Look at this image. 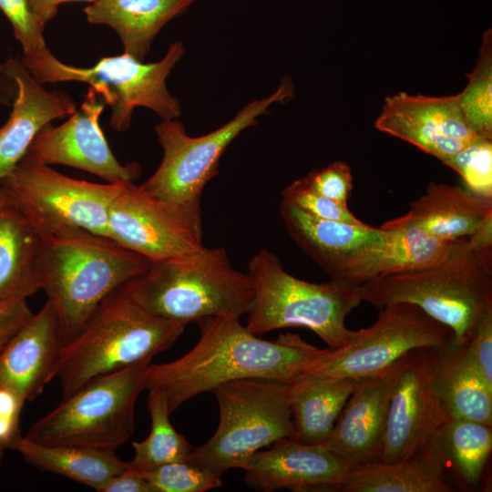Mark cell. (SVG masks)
Masks as SVG:
<instances>
[{"instance_id": "6da1fadb", "label": "cell", "mask_w": 492, "mask_h": 492, "mask_svg": "<svg viewBox=\"0 0 492 492\" xmlns=\"http://www.w3.org/2000/svg\"><path fill=\"white\" fill-rule=\"evenodd\" d=\"M197 343L171 362L149 364L141 384L165 397L171 415L190 398L238 379L269 378L294 384L326 354L295 333L269 341L257 336L234 316L207 317L196 322Z\"/></svg>"}, {"instance_id": "7a4b0ae2", "label": "cell", "mask_w": 492, "mask_h": 492, "mask_svg": "<svg viewBox=\"0 0 492 492\" xmlns=\"http://www.w3.org/2000/svg\"><path fill=\"white\" fill-rule=\"evenodd\" d=\"M41 237V290L56 311L65 343L107 296L150 264L114 240L81 228L66 227Z\"/></svg>"}, {"instance_id": "3957f363", "label": "cell", "mask_w": 492, "mask_h": 492, "mask_svg": "<svg viewBox=\"0 0 492 492\" xmlns=\"http://www.w3.org/2000/svg\"><path fill=\"white\" fill-rule=\"evenodd\" d=\"M362 302L381 308L395 302L420 307L465 345L482 316L492 311V250L477 251L467 240H456L434 266L373 278L359 285Z\"/></svg>"}, {"instance_id": "277c9868", "label": "cell", "mask_w": 492, "mask_h": 492, "mask_svg": "<svg viewBox=\"0 0 492 492\" xmlns=\"http://www.w3.org/2000/svg\"><path fill=\"white\" fill-rule=\"evenodd\" d=\"M121 289L151 314L185 325L213 316L241 318L254 299L251 277L232 267L223 247L150 262Z\"/></svg>"}, {"instance_id": "5b68a950", "label": "cell", "mask_w": 492, "mask_h": 492, "mask_svg": "<svg viewBox=\"0 0 492 492\" xmlns=\"http://www.w3.org/2000/svg\"><path fill=\"white\" fill-rule=\"evenodd\" d=\"M185 326L151 314L121 287L114 291L61 349L56 377L62 399L96 378L151 360L167 351Z\"/></svg>"}, {"instance_id": "8992f818", "label": "cell", "mask_w": 492, "mask_h": 492, "mask_svg": "<svg viewBox=\"0 0 492 492\" xmlns=\"http://www.w3.org/2000/svg\"><path fill=\"white\" fill-rule=\"evenodd\" d=\"M254 289L246 328L262 334L287 327L313 331L329 348L347 344L354 331L346 316L362 302L359 285L331 279L316 283L287 272L276 254L262 249L250 260L248 272Z\"/></svg>"}, {"instance_id": "52a82bcc", "label": "cell", "mask_w": 492, "mask_h": 492, "mask_svg": "<svg viewBox=\"0 0 492 492\" xmlns=\"http://www.w3.org/2000/svg\"><path fill=\"white\" fill-rule=\"evenodd\" d=\"M293 384L269 378L226 382L211 390L220 411L218 427L187 462L221 476L243 468L258 451L282 438H294L291 416Z\"/></svg>"}, {"instance_id": "ba28073f", "label": "cell", "mask_w": 492, "mask_h": 492, "mask_svg": "<svg viewBox=\"0 0 492 492\" xmlns=\"http://www.w3.org/2000/svg\"><path fill=\"white\" fill-rule=\"evenodd\" d=\"M183 55L182 42L175 41L162 59L152 63H144L124 52L103 57L90 67H77L61 62L49 49L23 58L22 63L41 84L87 83L111 108V128L125 131L138 107L153 110L163 120L180 116V103L169 92L166 80Z\"/></svg>"}, {"instance_id": "9c48e42d", "label": "cell", "mask_w": 492, "mask_h": 492, "mask_svg": "<svg viewBox=\"0 0 492 492\" xmlns=\"http://www.w3.org/2000/svg\"><path fill=\"white\" fill-rule=\"evenodd\" d=\"M151 360L96 378L36 421L26 437L45 445L114 451L135 431V405Z\"/></svg>"}, {"instance_id": "30bf717a", "label": "cell", "mask_w": 492, "mask_h": 492, "mask_svg": "<svg viewBox=\"0 0 492 492\" xmlns=\"http://www.w3.org/2000/svg\"><path fill=\"white\" fill-rule=\"evenodd\" d=\"M294 87L284 77L270 96L251 101L225 125L206 135L191 137L182 122L164 119L155 127L163 150L156 171L141 185L146 192L163 200L192 203L201 200L206 184L218 174L220 159L228 146L258 118L267 114L272 105L289 100Z\"/></svg>"}, {"instance_id": "8fae6325", "label": "cell", "mask_w": 492, "mask_h": 492, "mask_svg": "<svg viewBox=\"0 0 492 492\" xmlns=\"http://www.w3.org/2000/svg\"><path fill=\"white\" fill-rule=\"evenodd\" d=\"M125 184L73 179L24 159L0 181L41 236L77 227L108 238L109 209Z\"/></svg>"}, {"instance_id": "7c38bea8", "label": "cell", "mask_w": 492, "mask_h": 492, "mask_svg": "<svg viewBox=\"0 0 492 492\" xmlns=\"http://www.w3.org/2000/svg\"><path fill=\"white\" fill-rule=\"evenodd\" d=\"M374 323L354 331V337L326 354L302 379L354 378L381 374L405 353L438 347L454 340L453 332L410 302L379 308Z\"/></svg>"}, {"instance_id": "4fadbf2b", "label": "cell", "mask_w": 492, "mask_h": 492, "mask_svg": "<svg viewBox=\"0 0 492 492\" xmlns=\"http://www.w3.org/2000/svg\"><path fill=\"white\" fill-rule=\"evenodd\" d=\"M109 238L154 262L204 247L200 200L175 203L156 198L134 182L125 184L113 200Z\"/></svg>"}, {"instance_id": "5bb4252c", "label": "cell", "mask_w": 492, "mask_h": 492, "mask_svg": "<svg viewBox=\"0 0 492 492\" xmlns=\"http://www.w3.org/2000/svg\"><path fill=\"white\" fill-rule=\"evenodd\" d=\"M427 348L405 353L382 372L389 403L380 461L419 457L436 431L453 418L434 386Z\"/></svg>"}, {"instance_id": "9a60e30c", "label": "cell", "mask_w": 492, "mask_h": 492, "mask_svg": "<svg viewBox=\"0 0 492 492\" xmlns=\"http://www.w3.org/2000/svg\"><path fill=\"white\" fill-rule=\"evenodd\" d=\"M105 105L89 87L80 108L66 122L56 127L49 123L40 129L23 159L48 166L77 168L108 183L134 182L140 176V165L137 162L121 164L100 128L99 118Z\"/></svg>"}, {"instance_id": "2e32d148", "label": "cell", "mask_w": 492, "mask_h": 492, "mask_svg": "<svg viewBox=\"0 0 492 492\" xmlns=\"http://www.w3.org/2000/svg\"><path fill=\"white\" fill-rule=\"evenodd\" d=\"M375 128L442 162L478 138L466 123L455 96L428 97L400 92L388 97Z\"/></svg>"}, {"instance_id": "e0dca14e", "label": "cell", "mask_w": 492, "mask_h": 492, "mask_svg": "<svg viewBox=\"0 0 492 492\" xmlns=\"http://www.w3.org/2000/svg\"><path fill=\"white\" fill-rule=\"evenodd\" d=\"M350 466L321 445L282 438L256 452L242 468L245 483L272 492H332Z\"/></svg>"}, {"instance_id": "ac0fdd59", "label": "cell", "mask_w": 492, "mask_h": 492, "mask_svg": "<svg viewBox=\"0 0 492 492\" xmlns=\"http://www.w3.org/2000/svg\"><path fill=\"white\" fill-rule=\"evenodd\" d=\"M64 343L56 311L46 301L0 354V386L23 404L34 400L56 377Z\"/></svg>"}, {"instance_id": "d6986e66", "label": "cell", "mask_w": 492, "mask_h": 492, "mask_svg": "<svg viewBox=\"0 0 492 492\" xmlns=\"http://www.w3.org/2000/svg\"><path fill=\"white\" fill-rule=\"evenodd\" d=\"M389 390L384 373L358 383L321 446L351 466L380 461Z\"/></svg>"}, {"instance_id": "ffe728a7", "label": "cell", "mask_w": 492, "mask_h": 492, "mask_svg": "<svg viewBox=\"0 0 492 492\" xmlns=\"http://www.w3.org/2000/svg\"><path fill=\"white\" fill-rule=\"evenodd\" d=\"M5 69L16 92L10 116L0 128V181L21 161L42 128L76 111L67 93L46 90L22 61L10 58Z\"/></svg>"}, {"instance_id": "44dd1931", "label": "cell", "mask_w": 492, "mask_h": 492, "mask_svg": "<svg viewBox=\"0 0 492 492\" xmlns=\"http://www.w3.org/2000/svg\"><path fill=\"white\" fill-rule=\"evenodd\" d=\"M384 235L350 262L336 280L353 285L379 276L415 272L441 262L455 241L437 239L416 226L384 222Z\"/></svg>"}, {"instance_id": "7402d4cb", "label": "cell", "mask_w": 492, "mask_h": 492, "mask_svg": "<svg viewBox=\"0 0 492 492\" xmlns=\"http://www.w3.org/2000/svg\"><path fill=\"white\" fill-rule=\"evenodd\" d=\"M281 217L291 238L331 277L384 235L382 228L317 218L292 202L282 200Z\"/></svg>"}, {"instance_id": "603a6c76", "label": "cell", "mask_w": 492, "mask_h": 492, "mask_svg": "<svg viewBox=\"0 0 492 492\" xmlns=\"http://www.w3.org/2000/svg\"><path fill=\"white\" fill-rule=\"evenodd\" d=\"M489 216L492 198L457 185L429 182L425 194L410 203L407 213L394 220L437 239L456 241L471 236Z\"/></svg>"}, {"instance_id": "cb8c5ba5", "label": "cell", "mask_w": 492, "mask_h": 492, "mask_svg": "<svg viewBox=\"0 0 492 492\" xmlns=\"http://www.w3.org/2000/svg\"><path fill=\"white\" fill-rule=\"evenodd\" d=\"M41 235L0 187V300L41 290Z\"/></svg>"}, {"instance_id": "d4e9b609", "label": "cell", "mask_w": 492, "mask_h": 492, "mask_svg": "<svg viewBox=\"0 0 492 492\" xmlns=\"http://www.w3.org/2000/svg\"><path fill=\"white\" fill-rule=\"evenodd\" d=\"M491 450L492 425L451 418L436 431L420 457L446 481L453 477L465 487H475Z\"/></svg>"}, {"instance_id": "484cf974", "label": "cell", "mask_w": 492, "mask_h": 492, "mask_svg": "<svg viewBox=\"0 0 492 492\" xmlns=\"http://www.w3.org/2000/svg\"><path fill=\"white\" fill-rule=\"evenodd\" d=\"M434 386L453 418L492 425V389L454 340L428 347Z\"/></svg>"}, {"instance_id": "4316f807", "label": "cell", "mask_w": 492, "mask_h": 492, "mask_svg": "<svg viewBox=\"0 0 492 492\" xmlns=\"http://www.w3.org/2000/svg\"><path fill=\"white\" fill-rule=\"evenodd\" d=\"M195 0H96L84 9L91 24L106 25L119 36L124 52L143 61L161 28Z\"/></svg>"}, {"instance_id": "83f0119b", "label": "cell", "mask_w": 492, "mask_h": 492, "mask_svg": "<svg viewBox=\"0 0 492 492\" xmlns=\"http://www.w3.org/2000/svg\"><path fill=\"white\" fill-rule=\"evenodd\" d=\"M9 449L19 452L29 465L42 472L66 477L97 492L109 478L128 466L114 451L39 444L21 434L13 439Z\"/></svg>"}, {"instance_id": "f1b7e54d", "label": "cell", "mask_w": 492, "mask_h": 492, "mask_svg": "<svg viewBox=\"0 0 492 492\" xmlns=\"http://www.w3.org/2000/svg\"><path fill=\"white\" fill-rule=\"evenodd\" d=\"M357 383L343 377L305 378L294 384L290 405L294 439L323 444Z\"/></svg>"}, {"instance_id": "f546056e", "label": "cell", "mask_w": 492, "mask_h": 492, "mask_svg": "<svg viewBox=\"0 0 492 492\" xmlns=\"http://www.w3.org/2000/svg\"><path fill=\"white\" fill-rule=\"evenodd\" d=\"M453 487L420 456L351 466L332 492H451Z\"/></svg>"}, {"instance_id": "4dcf8cb0", "label": "cell", "mask_w": 492, "mask_h": 492, "mask_svg": "<svg viewBox=\"0 0 492 492\" xmlns=\"http://www.w3.org/2000/svg\"><path fill=\"white\" fill-rule=\"evenodd\" d=\"M148 409L151 418V430L146 439L133 442V459L128 462L137 472H144L162 465L188 461L192 446L169 421V412L163 395L149 390Z\"/></svg>"}, {"instance_id": "1f68e13d", "label": "cell", "mask_w": 492, "mask_h": 492, "mask_svg": "<svg viewBox=\"0 0 492 492\" xmlns=\"http://www.w3.org/2000/svg\"><path fill=\"white\" fill-rule=\"evenodd\" d=\"M462 114L476 136L492 138V34L483 35L482 46L468 83L455 95Z\"/></svg>"}, {"instance_id": "d6a6232c", "label": "cell", "mask_w": 492, "mask_h": 492, "mask_svg": "<svg viewBox=\"0 0 492 492\" xmlns=\"http://www.w3.org/2000/svg\"><path fill=\"white\" fill-rule=\"evenodd\" d=\"M138 473L154 492H205L222 486L221 476L187 461L172 462Z\"/></svg>"}, {"instance_id": "836d02e7", "label": "cell", "mask_w": 492, "mask_h": 492, "mask_svg": "<svg viewBox=\"0 0 492 492\" xmlns=\"http://www.w3.org/2000/svg\"><path fill=\"white\" fill-rule=\"evenodd\" d=\"M454 169L473 193L492 198V142L477 138L443 162Z\"/></svg>"}, {"instance_id": "e575fe53", "label": "cell", "mask_w": 492, "mask_h": 492, "mask_svg": "<svg viewBox=\"0 0 492 492\" xmlns=\"http://www.w3.org/2000/svg\"><path fill=\"white\" fill-rule=\"evenodd\" d=\"M0 9L11 23L15 37L22 46L23 58L48 49L43 36L45 25L34 13L29 0H0Z\"/></svg>"}, {"instance_id": "d590c367", "label": "cell", "mask_w": 492, "mask_h": 492, "mask_svg": "<svg viewBox=\"0 0 492 492\" xmlns=\"http://www.w3.org/2000/svg\"><path fill=\"white\" fill-rule=\"evenodd\" d=\"M282 198L317 218L352 224L364 223L351 212L347 205L314 192L304 178L296 179L286 187L282 190Z\"/></svg>"}, {"instance_id": "8d00e7d4", "label": "cell", "mask_w": 492, "mask_h": 492, "mask_svg": "<svg viewBox=\"0 0 492 492\" xmlns=\"http://www.w3.org/2000/svg\"><path fill=\"white\" fill-rule=\"evenodd\" d=\"M304 179L316 193L347 205L353 190L351 168L343 161H335L323 169L310 172Z\"/></svg>"}, {"instance_id": "74e56055", "label": "cell", "mask_w": 492, "mask_h": 492, "mask_svg": "<svg viewBox=\"0 0 492 492\" xmlns=\"http://www.w3.org/2000/svg\"><path fill=\"white\" fill-rule=\"evenodd\" d=\"M464 347L468 361L492 389V311L482 316Z\"/></svg>"}, {"instance_id": "f35d334b", "label": "cell", "mask_w": 492, "mask_h": 492, "mask_svg": "<svg viewBox=\"0 0 492 492\" xmlns=\"http://www.w3.org/2000/svg\"><path fill=\"white\" fill-rule=\"evenodd\" d=\"M33 315L26 299L0 300V354Z\"/></svg>"}, {"instance_id": "ab89813d", "label": "cell", "mask_w": 492, "mask_h": 492, "mask_svg": "<svg viewBox=\"0 0 492 492\" xmlns=\"http://www.w3.org/2000/svg\"><path fill=\"white\" fill-rule=\"evenodd\" d=\"M24 405L11 391L0 386V455L3 456L13 439L20 434L19 417Z\"/></svg>"}, {"instance_id": "60d3db41", "label": "cell", "mask_w": 492, "mask_h": 492, "mask_svg": "<svg viewBox=\"0 0 492 492\" xmlns=\"http://www.w3.org/2000/svg\"><path fill=\"white\" fill-rule=\"evenodd\" d=\"M98 492H154V489L128 463L125 470L109 478Z\"/></svg>"}, {"instance_id": "b9f144b4", "label": "cell", "mask_w": 492, "mask_h": 492, "mask_svg": "<svg viewBox=\"0 0 492 492\" xmlns=\"http://www.w3.org/2000/svg\"><path fill=\"white\" fill-rule=\"evenodd\" d=\"M70 1H83L90 4L96 0H29V3L37 18L46 25L56 16L59 5Z\"/></svg>"}, {"instance_id": "7bdbcfd3", "label": "cell", "mask_w": 492, "mask_h": 492, "mask_svg": "<svg viewBox=\"0 0 492 492\" xmlns=\"http://www.w3.org/2000/svg\"><path fill=\"white\" fill-rule=\"evenodd\" d=\"M2 459H3V456L0 455V467H1V464H2Z\"/></svg>"}]
</instances>
